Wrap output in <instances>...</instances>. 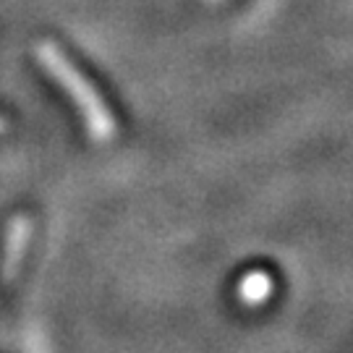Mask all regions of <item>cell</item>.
Masks as SVG:
<instances>
[{"label":"cell","instance_id":"6da1fadb","mask_svg":"<svg viewBox=\"0 0 353 353\" xmlns=\"http://www.w3.org/2000/svg\"><path fill=\"white\" fill-rule=\"evenodd\" d=\"M34 55H37L39 65L48 71V76L71 97L74 108L84 118V126H87L89 137L94 141L110 139L115 134L113 113H110V108L100 97V92L89 84L87 76L71 63V58L55 42H39Z\"/></svg>","mask_w":353,"mask_h":353},{"label":"cell","instance_id":"7a4b0ae2","mask_svg":"<svg viewBox=\"0 0 353 353\" xmlns=\"http://www.w3.org/2000/svg\"><path fill=\"white\" fill-rule=\"evenodd\" d=\"M32 220L26 214H16L6 228L3 236V252H0V275L3 280H11L19 267L24 262L26 252H29V241H32Z\"/></svg>","mask_w":353,"mask_h":353},{"label":"cell","instance_id":"3957f363","mask_svg":"<svg viewBox=\"0 0 353 353\" xmlns=\"http://www.w3.org/2000/svg\"><path fill=\"white\" fill-rule=\"evenodd\" d=\"M270 296H272V278L267 275L265 270L246 272V275L239 280V299L243 303L256 306V303H265Z\"/></svg>","mask_w":353,"mask_h":353},{"label":"cell","instance_id":"277c9868","mask_svg":"<svg viewBox=\"0 0 353 353\" xmlns=\"http://www.w3.org/2000/svg\"><path fill=\"white\" fill-rule=\"evenodd\" d=\"M3 131H6V118L0 115V134H3Z\"/></svg>","mask_w":353,"mask_h":353}]
</instances>
